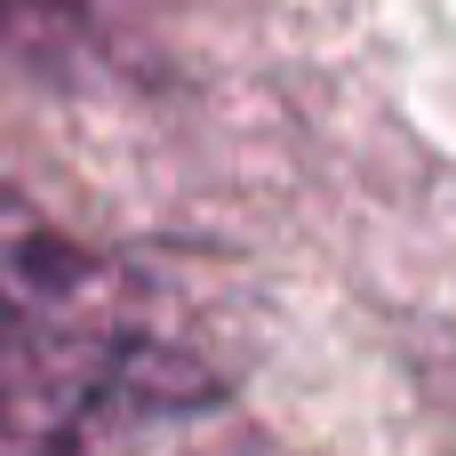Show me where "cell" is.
Here are the masks:
<instances>
[{
    "label": "cell",
    "instance_id": "7a4b0ae2",
    "mask_svg": "<svg viewBox=\"0 0 456 456\" xmlns=\"http://www.w3.org/2000/svg\"><path fill=\"white\" fill-rule=\"evenodd\" d=\"M96 24V0H0V56H72Z\"/></svg>",
    "mask_w": 456,
    "mask_h": 456
},
{
    "label": "cell",
    "instance_id": "6da1fadb",
    "mask_svg": "<svg viewBox=\"0 0 456 456\" xmlns=\"http://www.w3.org/2000/svg\"><path fill=\"white\" fill-rule=\"evenodd\" d=\"M0 456H248L208 345L0 176Z\"/></svg>",
    "mask_w": 456,
    "mask_h": 456
}]
</instances>
